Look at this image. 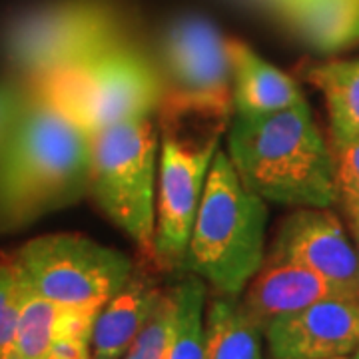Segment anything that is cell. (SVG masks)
Returning <instances> with one entry per match:
<instances>
[{
    "label": "cell",
    "instance_id": "cell-9",
    "mask_svg": "<svg viewBox=\"0 0 359 359\" xmlns=\"http://www.w3.org/2000/svg\"><path fill=\"white\" fill-rule=\"evenodd\" d=\"M156 66L164 86L162 104L210 106L233 112L228 39L210 20L200 16L174 20L160 39Z\"/></svg>",
    "mask_w": 359,
    "mask_h": 359
},
{
    "label": "cell",
    "instance_id": "cell-11",
    "mask_svg": "<svg viewBox=\"0 0 359 359\" xmlns=\"http://www.w3.org/2000/svg\"><path fill=\"white\" fill-rule=\"evenodd\" d=\"M264 337L271 359L347 358L359 347V302L321 299L273 320Z\"/></svg>",
    "mask_w": 359,
    "mask_h": 359
},
{
    "label": "cell",
    "instance_id": "cell-24",
    "mask_svg": "<svg viewBox=\"0 0 359 359\" xmlns=\"http://www.w3.org/2000/svg\"><path fill=\"white\" fill-rule=\"evenodd\" d=\"M28 96H30V88L25 82L22 84H14V82L0 84V146L6 140L16 118L22 112Z\"/></svg>",
    "mask_w": 359,
    "mask_h": 359
},
{
    "label": "cell",
    "instance_id": "cell-20",
    "mask_svg": "<svg viewBox=\"0 0 359 359\" xmlns=\"http://www.w3.org/2000/svg\"><path fill=\"white\" fill-rule=\"evenodd\" d=\"M174 325V292H162L150 318L132 341L122 359H166Z\"/></svg>",
    "mask_w": 359,
    "mask_h": 359
},
{
    "label": "cell",
    "instance_id": "cell-16",
    "mask_svg": "<svg viewBox=\"0 0 359 359\" xmlns=\"http://www.w3.org/2000/svg\"><path fill=\"white\" fill-rule=\"evenodd\" d=\"M264 332L238 297L218 294L205 313L204 359H262Z\"/></svg>",
    "mask_w": 359,
    "mask_h": 359
},
{
    "label": "cell",
    "instance_id": "cell-12",
    "mask_svg": "<svg viewBox=\"0 0 359 359\" xmlns=\"http://www.w3.org/2000/svg\"><path fill=\"white\" fill-rule=\"evenodd\" d=\"M341 297L320 273L290 262L266 259L248 283L242 306L262 332L278 318L295 313L316 302Z\"/></svg>",
    "mask_w": 359,
    "mask_h": 359
},
{
    "label": "cell",
    "instance_id": "cell-29",
    "mask_svg": "<svg viewBox=\"0 0 359 359\" xmlns=\"http://www.w3.org/2000/svg\"><path fill=\"white\" fill-rule=\"evenodd\" d=\"M332 359H347V358H332Z\"/></svg>",
    "mask_w": 359,
    "mask_h": 359
},
{
    "label": "cell",
    "instance_id": "cell-14",
    "mask_svg": "<svg viewBox=\"0 0 359 359\" xmlns=\"http://www.w3.org/2000/svg\"><path fill=\"white\" fill-rule=\"evenodd\" d=\"M231 58V108L233 114H264L306 102L294 78L269 65L254 48L228 39Z\"/></svg>",
    "mask_w": 359,
    "mask_h": 359
},
{
    "label": "cell",
    "instance_id": "cell-27",
    "mask_svg": "<svg viewBox=\"0 0 359 359\" xmlns=\"http://www.w3.org/2000/svg\"><path fill=\"white\" fill-rule=\"evenodd\" d=\"M4 359H26V358H20V355H16V353H8Z\"/></svg>",
    "mask_w": 359,
    "mask_h": 359
},
{
    "label": "cell",
    "instance_id": "cell-1",
    "mask_svg": "<svg viewBox=\"0 0 359 359\" xmlns=\"http://www.w3.org/2000/svg\"><path fill=\"white\" fill-rule=\"evenodd\" d=\"M90 168L92 136L30 88L0 146V228H20L76 204L90 192Z\"/></svg>",
    "mask_w": 359,
    "mask_h": 359
},
{
    "label": "cell",
    "instance_id": "cell-6",
    "mask_svg": "<svg viewBox=\"0 0 359 359\" xmlns=\"http://www.w3.org/2000/svg\"><path fill=\"white\" fill-rule=\"evenodd\" d=\"M160 130L156 116L132 118L92 136L90 194L154 264Z\"/></svg>",
    "mask_w": 359,
    "mask_h": 359
},
{
    "label": "cell",
    "instance_id": "cell-25",
    "mask_svg": "<svg viewBox=\"0 0 359 359\" xmlns=\"http://www.w3.org/2000/svg\"><path fill=\"white\" fill-rule=\"evenodd\" d=\"M46 359H92V351H90V344H80V341L56 337L52 341Z\"/></svg>",
    "mask_w": 359,
    "mask_h": 359
},
{
    "label": "cell",
    "instance_id": "cell-13",
    "mask_svg": "<svg viewBox=\"0 0 359 359\" xmlns=\"http://www.w3.org/2000/svg\"><path fill=\"white\" fill-rule=\"evenodd\" d=\"M162 292L164 290H160L148 273L134 268L128 282L104 304L96 316L90 339L92 359L124 358Z\"/></svg>",
    "mask_w": 359,
    "mask_h": 359
},
{
    "label": "cell",
    "instance_id": "cell-28",
    "mask_svg": "<svg viewBox=\"0 0 359 359\" xmlns=\"http://www.w3.org/2000/svg\"><path fill=\"white\" fill-rule=\"evenodd\" d=\"M353 359H359V347L355 349V355H353Z\"/></svg>",
    "mask_w": 359,
    "mask_h": 359
},
{
    "label": "cell",
    "instance_id": "cell-19",
    "mask_svg": "<svg viewBox=\"0 0 359 359\" xmlns=\"http://www.w3.org/2000/svg\"><path fill=\"white\" fill-rule=\"evenodd\" d=\"M58 306L36 294L20 276V306L13 353L26 359H46L54 341Z\"/></svg>",
    "mask_w": 359,
    "mask_h": 359
},
{
    "label": "cell",
    "instance_id": "cell-5",
    "mask_svg": "<svg viewBox=\"0 0 359 359\" xmlns=\"http://www.w3.org/2000/svg\"><path fill=\"white\" fill-rule=\"evenodd\" d=\"M128 39L126 20L110 2L62 0L13 20L2 50L26 86H36Z\"/></svg>",
    "mask_w": 359,
    "mask_h": 359
},
{
    "label": "cell",
    "instance_id": "cell-4",
    "mask_svg": "<svg viewBox=\"0 0 359 359\" xmlns=\"http://www.w3.org/2000/svg\"><path fill=\"white\" fill-rule=\"evenodd\" d=\"M231 116L226 108L182 104H162L156 114L160 130L154 244L158 268L184 266L208 172Z\"/></svg>",
    "mask_w": 359,
    "mask_h": 359
},
{
    "label": "cell",
    "instance_id": "cell-18",
    "mask_svg": "<svg viewBox=\"0 0 359 359\" xmlns=\"http://www.w3.org/2000/svg\"><path fill=\"white\" fill-rule=\"evenodd\" d=\"M174 325L166 359L205 358V283L190 276L172 287Z\"/></svg>",
    "mask_w": 359,
    "mask_h": 359
},
{
    "label": "cell",
    "instance_id": "cell-23",
    "mask_svg": "<svg viewBox=\"0 0 359 359\" xmlns=\"http://www.w3.org/2000/svg\"><path fill=\"white\" fill-rule=\"evenodd\" d=\"M100 308H58L54 323V339H70L80 344H90L94 321Z\"/></svg>",
    "mask_w": 359,
    "mask_h": 359
},
{
    "label": "cell",
    "instance_id": "cell-3",
    "mask_svg": "<svg viewBox=\"0 0 359 359\" xmlns=\"http://www.w3.org/2000/svg\"><path fill=\"white\" fill-rule=\"evenodd\" d=\"M268 202L252 192L219 146L208 172L182 269L240 297L266 259Z\"/></svg>",
    "mask_w": 359,
    "mask_h": 359
},
{
    "label": "cell",
    "instance_id": "cell-17",
    "mask_svg": "<svg viewBox=\"0 0 359 359\" xmlns=\"http://www.w3.org/2000/svg\"><path fill=\"white\" fill-rule=\"evenodd\" d=\"M304 76L325 100L332 138H359V58L308 66Z\"/></svg>",
    "mask_w": 359,
    "mask_h": 359
},
{
    "label": "cell",
    "instance_id": "cell-15",
    "mask_svg": "<svg viewBox=\"0 0 359 359\" xmlns=\"http://www.w3.org/2000/svg\"><path fill=\"white\" fill-rule=\"evenodd\" d=\"M285 22L320 52L359 42V0H273Z\"/></svg>",
    "mask_w": 359,
    "mask_h": 359
},
{
    "label": "cell",
    "instance_id": "cell-30",
    "mask_svg": "<svg viewBox=\"0 0 359 359\" xmlns=\"http://www.w3.org/2000/svg\"><path fill=\"white\" fill-rule=\"evenodd\" d=\"M271 2H273V0H271Z\"/></svg>",
    "mask_w": 359,
    "mask_h": 359
},
{
    "label": "cell",
    "instance_id": "cell-8",
    "mask_svg": "<svg viewBox=\"0 0 359 359\" xmlns=\"http://www.w3.org/2000/svg\"><path fill=\"white\" fill-rule=\"evenodd\" d=\"M13 262L22 280L58 308H102L134 271L126 254L78 233L30 240Z\"/></svg>",
    "mask_w": 359,
    "mask_h": 359
},
{
    "label": "cell",
    "instance_id": "cell-7",
    "mask_svg": "<svg viewBox=\"0 0 359 359\" xmlns=\"http://www.w3.org/2000/svg\"><path fill=\"white\" fill-rule=\"evenodd\" d=\"M30 88L46 96L90 136L132 118L156 116L164 100L156 60L130 39Z\"/></svg>",
    "mask_w": 359,
    "mask_h": 359
},
{
    "label": "cell",
    "instance_id": "cell-21",
    "mask_svg": "<svg viewBox=\"0 0 359 359\" xmlns=\"http://www.w3.org/2000/svg\"><path fill=\"white\" fill-rule=\"evenodd\" d=\"M20 306V273L13 259L0 262V359L13 353Z\"/></svg>",
    "mask_w": 359,
    "mask_h": 359
},
{
    "label": "cell",
    "instance_id": "cell-2",
    "mask_svg": "<svg viewBox=\"0 0 359 359\" xmlns=\"http://www.w3.org/2000/svg\"><path fill=\"white\" fill-rule=\"evenodd\" d=\"M226 152L245 186L266 202L292 208L339 202L334 150L308 102L278 112L233 114Z\"/></svg>",
    "mask_w": 359,
    "mask_h": 359
},
{
    "label": "cell",
    "instance_id": "cell-10",
    "mask_svg": "<svg viewBox=\"0 0 359 359\" xmlns=\"http://www.w3.org/2000/svg\"><path fill=\"white\" fill-rule=\"evenodd\" d=\"M266 259L311 269L332 283L341 297L359 302L355 242L332 208H295L280 224Z\"/></svg>",
    "mask_w": 359,
    "mask_h": 359
},
{
    "label": "cell",
    "instance_id": "cell-22",
    "mask_svg": "<svg viewBox=\"0 0 359 359\" xmlns=\"http://www.w3.org/2000/svg\"><path fill=\"white\" fill-rule=\"evenodd\" d=\"M335 158V178L339 202L346 208H359V138H332Z\"/></svg>",
    "mask_w": 359,
    "mask_h": 359
},
{
    "label": "cell",
    "instance_id": "cell-26",
    "mask_svg": "<svg viewBox=\"0 0 359 359\" xmlns=\"http://www.w3.org/2000/svg\"><path fill=\"white\" fill-rule=\"evenodd\" d=\"M344 212H346L347 222H349V230H351V236H353L355 250H358L359 256V208H346Z\"/></svg>",
    "mask_w": 359,
    "mask_h": 359
}]
</instances>
